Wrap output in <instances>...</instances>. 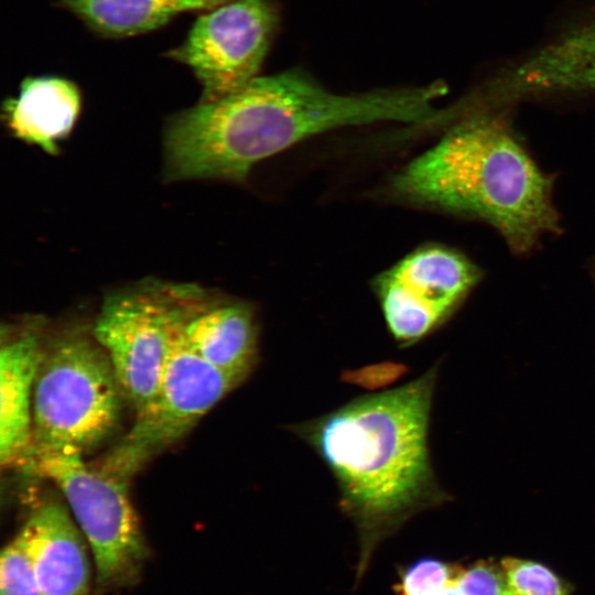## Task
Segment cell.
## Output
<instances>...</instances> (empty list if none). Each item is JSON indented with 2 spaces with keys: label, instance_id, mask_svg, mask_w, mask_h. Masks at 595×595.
<instances>
[{
  "label": "cell",
  "instance_id": "cell-18",
  "mask_svg": "<svg viewBox=\"0 0 595 595\" xmlns=\"http://www.w3.org/2000/svg\"><path fill=\"white\" fill-rule=\"evenodd\" d=\"M0 595H42L19 534L1 552Z\"/></svg>",
  "mask_w": 595,
  "mask_h": 595
},
{
  "label": "cell",
  "instance_id": "cell-9",
  "mask_svg": "<svg viewBox=\"0 0 595 595\" xmlns=\"http://www.w3.org/2000/svg\"><path fill=\"white\" fill-rule=\"evenodd\" d=\"M462 255L441 246L415 249L374 283L387 326L407 347L428 335L477 279Z\"/></svg>",
  "mask_w": 595,
  "mask_h": 595
},
{
  "label": "cell",
  "instance_id": "cell-11",
  "mask_svg": "<svg viewBox=\"0 0 595 595\" xmlns=\"http://www.w3.org/2000/svg\"><path fill=\"white\" fill-rule=\"evenodd\" d=\"M183 337L204 360L244 380L256 365L258 326L245 302L206 296L187 318Z\"/></svg>",
  "mask_w": 595,
  "mask_h": 595
},
{
  "label": "cell",
  "instance_id": "cell-14",
  "mask_svg": "<svg viewBox=\"0 0 595 595\" xmlns=\"http://www.w3.org/2000/svg\"><path fill=\"white\" fill-rule=\"evenodd\" d=\"M506 82L517 97L547 90L595 89V18L508 71Z\"/></svg>",
  "mask_w": 595,
  "mask_h": 595
},
{
  "label": "cell",
  "instance_id": "cell-13",
  "mask_svg": "<svg viewBox=\"0 0 595 595\" xmlns=\"http://www.w3.org/2000/svg\"><path fill=\"white\" fill-rule=\"evenodd\" d=\"M44 350L36 333L24 331L0 350V462L22 464L32 439L33 389Z\"/></svg>",
  "mask_w": 595,
  "mask_h": 595
},
{
  "label": "cell",
  "instance_id": "cell-6",
  "mask_svg": "<svg viewBox=\"0 0 595 595\" xmlns=\"http://www.w3.org/2000/svg\"><path fill=\"white\" fill-rule=\"evenodd\" d=\"M206 296L195 284L148 281L105 298L93 336L136 414L154 400L172 345Z\"/></svg>",
  "mask_w": 595,
  "mask_h": 595
},
{
  "label": "cell",
  "instance_id": "cell-3",
  "mask_svg": "<svg viewBox=\"0 0 595 595\" xmlns=\"http://www.w3.org/2000/svg\"><path fill=\"white\" fill-rule=\"evenodd\" d=\"M391 187L408 202L487 220L518 251L556 229L550 178L501 123L484 115L453 126Z\"/></svg>",
  "mask_w": 595,
  "mask_h": 595
},
{
  "label": "cell",
  "instance_id": "cell-12",
  "mask_svg": "<svg viewBox=\"0 0 595 595\" xmlns=\"http://www.w3.org/2000/svg\"><path fill=\"white\" fill-rule=\"evenodd\" d=\"M82 109L78 86L61 76H30L15 97L3 105L10 132L24 142L55 154L58 142L73 130Z\"/></svg>",
  "mask_w": 595,
  "mask_h": 595
},
{
  "label": "cell",
  "instance_id": "cell-5",
  "mask_svg": "<svg viewBox=\"0 0 595 595\" xmlns=\"http://www.w3.org/2000/svg\"><path fill=\"white\" fill-rule=\"evenodd\" d=\"M22 465L63 491L91 553L96 592L137 584L150 552L128 482L89 467L74 448L32 451Z\"/></svg>",
  "mask_w": 595,
  "mask_h": 595
},
{
  "label": "cell",
  "instance_id": "cell-2",
  "mask_svg": "<svg viewBox=\"0 0 595 595\" xmlns=\"http://www.w3.org/2000/svg\"><path fill=\"white\" fill-rule=\"evenodd\" d=\"M434 383L432 369L290 426L332 473L365 560L382 538L440 499L428 448Z\"/></svg>",
  "mask_w": 595,
  "mask_h": 595
},
{
  "label": "cell",
  "instance_id": "cell-7",
  "mask_svg": "<svg viewBox=\"0 0 595 595\" xmlns=\"http://www.w3.org/2000/svg\"><path fill=\"white\" fill-rule=\"evenodd\" d=\"M183 329L172 345L154 400L136 414L130 431L100 466L123 480L129 482L150 457L182 439L244 380L194 353Z\"/></svg>",
  "mask_w": 595,
  "mask_h": 595
},
{
  "label": "cell",
  "instance_id": "cell-1",
  "mask_svg": "<svg viewBox=\"0 0 595 595\" xmlns=\"http://www.w3.org/2000/svg\"><path fill=\"white\" fill-rule=\"evenodd\" d=\"M440 83L340 95L302 71L258 76L225 97L202 101L167 118L166 181L244 182L258 162L312 136L380 121L424 125L440 120Z\"/></svg>",
  "mask_w": 595,
  "mask_h": 595
},
{
  "label": "cell",
  "instance_id": "cell-10",
  "mask_svg": "<svg viewBox=\"0 0 595 595\" xmlns=\"http://www.w3.org/2000/svg\"><path fill=\"white\" fill-rule=\"evenodd\" d=\"M65 505L39 504L18 532L42 595H91L94 564L89 547Z\"/></svg>",
  "mask_w": 595,
  "mask_h": 595
},
{
  "label": "cell",
  "instance_id": "cell-17",
  "mask_svg": "<svg viewBox=\"0 0 595 595\" xmlns=\"http://www.w3.org/2000/svg\"><path fill=\"white\" fill-rule=\"evenodd\" d=\"M506 595H567L563 582L545 565L522 559L500 561Z\"/></svg>",
  "mask_w": 595,
  "mask_h": 595
},
{
  "label": "cell",
  "instance_id": "cell-19",
  "mask_svg": "<svg viewBox=\"0 0 595 595\" xmlns=\"http://www.w3.org/2000/svg\"><path fill=\"white\" fill-rule=\"evenodd\" d=\"M458 582L465 595H506L500 562H478L467 569L462 567Z\"/></svg>",
  "mask_w": 595,
  "mask_h": 595
},
{
  "label": "cell",
  "instance_id": "cell-8",
  "mask_svg": "<svg viewBox=\"0 0 595 595\" xmlns=\"http://www.w3.org/2000/svg\"><path fill=\"white\" fill-rule=\"evenodd\" d=\"M277 25L272 0H232L202 12L165 56L192 72L199 100H215L259 76Z\"/></svg>",
  "mask_w": 595,
  "mask_h": 595
},
{
  "label": "cell",
  "instance_id": "cell-16",
  "mask_svg": "<svg viewBox=\"0 0 595 595\" xmlns=\"http://www.w3.org/2000/svg\"><path fill=\"white\" fill-rule=\"evenodd\" d=\"M461 570L436 559H420L400 574L397 595H465L458 582Z\"/></svg>",
  "mask_w": 595,
  "mask_h": 595
},
{
  "label": "cell",
  "instance_id": "cell-4",
  "mask_svg": "<svg viewBox=\"0 0 595 595\" xmlns=\"http://www.w3.org/2000/svg\"><path fill=\"white\" fill-rule=\"evenodd\" d=\"M122 400L110 359L95 337H62L39 366L28 454L56 448L84 454L98 446L119 424Z\"/></svg>",
  "mask_w": 595,
  "mask_h": 595
},
{
  "label": "cell",
  "instance_id": "cell-15",
  "mask_svg": "<svg viewBox=\"0 0 595 595\" xmlns=\"http://www.w3.org/2000/svg\"><path fill=\"white\" fill-rule=\"evenodd\" d=\"M232 0H55V4L104 39L153 32L181 14L205 12Z\"/></svg>",
  "mask_w": 595,
  "mask_h": 595
}]
</instances>
